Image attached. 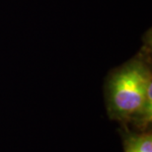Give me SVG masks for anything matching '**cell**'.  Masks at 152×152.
Listing matches in <instances>:
<instances>
[{"label":"cell","mask_w":152,"mask_h":152,"mask_svg":"<svg viewBox=\"0 0 152 152\" xmlns=\"http://www.w3.org/2000/svg\"><path fill=\"white\" fill-rule=\"evenodd\" d=\"M109 118L136 132L151 129L152 36L145 33L142 47L134 56L109 72L104 84Z\"/></svg>","instance_id":"1"},{"label":"cell","mask_w":152,"mask_h":152,"mask_svg":"<svg viewBox=\"0 0 152 152\" xmlns=\"http://www.w3.org/2000/svg\"><path fill=\"white\" fill-rule=\"evenodd\" d=\"M123 140L124 152H152V129L136 132L126 124L118 129Z\"/></svg>","instance_id":"2"}]
</instances>
